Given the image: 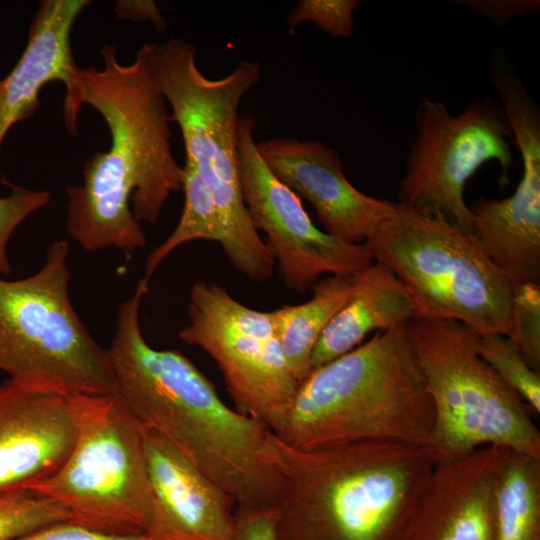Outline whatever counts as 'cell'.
Here are the masks:
<instances>
[{"label": "cell", "instance_id": "cell-1", "mask_svg": "<svg viewBox=\"0 0 540 540\" xmlns=\"http://www.w3.org/2000/svg\"><path fill=\"white\" fill-rule=\"evenodd\" d=\"M147 292L148 281L142 278L118 308L107 349L115 394L146 429L162 436L232 497L236 507L275 510L285 488L277 436L226 405L181 351L148 344L140 325Z\"/></svg>", "mask_w": 540, "mask_h": 540}, {"label": "cell", "instance_id": "cell-2", "mask_svg": "<svg viewBox=\"0 0 540 540\" xmlns=\"http://www.w3.org/2000/svg\"><path fill=\"white\" fill-rule=\"evenodd\" d=\"M154 47L143 44L134 60L123 64L117 47L105 44L102 68L78 69L80 103L101 115L111 138L107 151L84 163L82 183L66 188V231L88 252L114 247L131 256L144 248L140 223H155L170 195L182 190Z\"/></svg>", "mask_w": 540, "mask_h": 540}, {"label": "cell", "instance_id": "cell-3", "mask_svg": "<svg viewBox=\"0 0 540 540\" xmlns=\"http://www.w3.org/2000/svg\"><path fill=\"white\" fill-rule=\"evenodd\" d=\"M278 444L285 488L275 540H402L436 463L425 446L395 440Z\"/></svg>", "mask_w": 540, "mask_h": 540}, {"label": "cell", "instance_id": "cell-4", "mask_svg": "<svg viewBox=\"0 0 540 540\" xmlns=\"http://www.w3.org/2000/svg\"><path fill=\"white\" fill-rule=\"evenodd\" d=\"M406 324L313 369L277 438L298 450L372 439L426 446L434 409Z\"/></svg>", "mask_w": 540, "mask_h": 540}, {"label": "cell", "instance_id": "cell-5", "mask_svg": "<svg viewBox=\"0 0 540 540\" xmlns=\"http://www.w3.org/2000/svg\"><path fill=\"white\" fill-rule=\"evenodd\" d=\"M154 66L171 121L183 139L182 184L200 187L213 199L222 229L220 246L232 266L251 281L270 279L275 261L252 224L238 173L239 105L261 79L259 63L243 61L228 75L211 79L197 66L194 46L171 37L155 44Z\"/></svg>", "mask_w": 540, "mask_h": 540}, {"label": "cell", "instance_id": "cell-6", "mask_svg": "<svg viewBox=\"0 0 540 540\" xmlns=\"http://www.w3.org/2000/svg\"><path fill=\"white\" fill-rule=\"evenodd\" d=\"M363 244L407 288L416 318L450 319L477 334L506 336L514 283L470 232L393 202Z\"/></svg>", "mask_w": 540, "mask_h": 540}, {"label": "cell", "instance_id": "cell-7", "mask_svg": "<svg viewBox=\"0 0 540 540\" xmlns=\"http://www.w3.org/2000/svg\"><path fill=\"white\" fill-rule=\"evenodd\" d=\"M406 327L434 409L425 447L435 462L483 446L540 458L533 411L480 357L476 332L450 319L413 318Z\"/></svg>", "mask_w": 540, "mask_h": 540}, {"label": "cell", "instance_id": "cell-8", "mask_svg": "<svg viewBox=\"0 0 540 540\" xmlns=\"http://www.w3.org/2000/svg\"><path fill=\"white\" fill-rule=\"evenodd\" d=\"M77 425L62 466L29 489L63 506L72 522L117 535L145 534L151 489L146 428L117 394H71Z\"/></svg>", "mask_w": 540, "mask_h": 540}, {"label": "cell", "instance_id": "cell-9", "mask_svg": "<svg viewBox=\"0 0 540 540\" xmlns=\"http://www.w3.org/2000/svg\"><path fill=\"white\" fill-rule=\"evenodd\" d=\"M69 249L56 240L35 274L0 278V371L72 394H115L108 351L71 304Z\"/></svg>", "mask_w": 540, "mask_h": 540}, {"label": "cell", "instance_id": "cell-10", "mask_svg": "<svg viewBox=\"0 0 540 540\" xmlns=\"http://www.w3.org/2000/svg\"><path fill=\"white\" fill-rule=\"evenodd\" d=\"M415 127L398 203L470 232L472 214L464 198L467 181L483 164L495 160L506 185L513 166L508 141L512 130L502 105L486 96L454 116L442 101L423 97Z\"/></svg>", "mask_w": 540, "mask_h": 540}, {"label": "cell", "instance_id": "cell-11", "mask_svg": "<svg viewBox=\"0 0 540 540\" xmlns=\"http://www.w3.org/2000/svg\"><path fill=\"white\" fill-rule=\"evenodd\" d=\"M181 340L217 364L235 409L282 430L299 383L291 374L271 311L247 307L217 283L191 287Z\"/></svg>", "mask_w": 540, "mask_h": 540}, {"label": "cell", "instance_id": "cell-12", "mask_svg": "<svg viewBox=\"0 0 540 540\" xmlns=\"http://www.w3.org/2000/svg\"><path fill=\"white\" fill-rule=\"evenodd\" d=\"M256 117L239 115L238 173L245 206L277 262L284 285L306 293L323 274L349 277L373 262L363 243H349L317 228L301 198L280 182L262 159L254 131Z\"/></svg>", "mask_w": 540, "mask_h": 540}, {"label": "cell", "instance_id": "cell-13", "mask_svg": "<svg viewBox=\"0 0 540 540\" xmlns=\"http://www.w3.org/2000/svg\"><path fill=\"white\" fill-rule=\"evenodd\" d=\"M71 394L9 378L0 385V495L55 473L77 435Z\"/></svg>", "mask_w": 540, "mask_h": 540}, {"label": "cell", "instance_id": "cell-14", "mask_svg": "<svg viewBox=\"0 0 540 540\" xmlns=\"http://www.w3.org/2000/svg\"><path fill=\"white\" fill-rule=\"evenodd\" d=\"M257 148L273 175L312 205L323 231L340 240L363 243L393 205L354 187L337 151L320 141L276 138Z\"/></svg>", "mask_w": 540, "mask_h": 540}, {"label": "cell", "instance_id": "cell-15", "mask_svg": "<svg viewBox=\"0 0 540 540\" xmlns=\"http://www.w3.org/2000/svg\"><path fill=\"white\" fill-rule=\"evenodd\" d=\"M90 0H43L31 20L25 49L11 72L0 79V151L8 131L34 115L41 89L54 81L65 86L64 126L77 134L82 107L71 32Z\"/></svg>", "mask_w": 540, "mask_h": 540}, {"label": "cell", "instance_id": "cell-16", "mask_svg": "<svg viewBox=\"0 0 540 540\" xmlns=\"http://www.w3.org/2000/svg\"><path fill=\"white\" fill-rule=\"evenodd\" d=\"M148 540H236V504L181 452L146 429Z\"/></svg>", "mask_w": 540, "mask_h": 540}, {"label": "cell", "instance_id": "cell-17", "mask_svg": "<svg viewBox=\"0 0 540 540\" xmlns=\"http://www.w3.org/2000/svg\"><path fill=\"white\" fill-rule=\"evenodd\" d=\"M508 448L436 462L402 540H494V490Z\"/></svg>", "mask_w": 540, "mask_h": 540}, {"label": "cell", "instance_id": "cell-18", "mask_svg": "<svg viewBox=\"0 0 540 540\" xmlns=\"http://www.w3.org/2000/svg\"><path fill=\"white\" fill-rule=\"evenodd\" d=\"M523 172L514 193L480 198L470 208V233L490 261L513 283L540 280V137L516 139Z\"/></svg>", "mask_w": 540, "mask_h": 540}, {"label": "cell", "instance_id": "cell-19", "mask_svg": "<svg viewBox=\"0 0 540 540\" xmlns=\"http://www.w3.org/2000/svg\"><path fill=\"white\" fill-rule=\"evenodd\" d=\"M416 317L417 307L407 288L387 266L374 261L356 274L353 296L319 337L312 370L355 349L370 332L385 331Z\"/></svg>", "mask_w": 540, "mask_h": 540}, {"label": "cell", "instance_id": "cell-20", "mask_svg": "<svg viewBox=\"0 0 540 540\" xmlns=\"http://www.w3.org/2000/svg\"><path fill=\"white\" fill-rule=\"evenodd\" d=\"M355 287L356 275H330L312 287L309 301L271 311L288 368L299 384L312 371V353L323 330L351 299Z\"/></svg>", "mask_w": 540, "mask_h": 540}, {"label": "cell", "instance_id": "cell-21", "mask_svg": "<svg viewBox=\"0 0 540 540\" xmlns=\"http://www.w3.org/2000/svg\"><path fill=\"white\" fill-rule=\"evenodd\" d=\"M494 540H540V458L508 449L495 483Z\"/></svg>", "mask_w": 540, "mask_h": 540}, {"label": "cell", "instance_id": "cell-22", "mask_svg": "<svg viewBox=\"0 0 540 540\" xmlns=\"http://www.w3.org/2000/svg\"><path fill=\"white\" fill-rule=\"evenodd\" d=\"M480 357L531 408L540 413V373L525 361L514 343L498 333L477 334Z\"/></svg>", "mask_w": 540, "mask_h": 540}, {"label": "cell", "instance_id": "cell-23", "mask_svg": "<svg viewBox=\"0 0 540 540\" xmlns=\"http://www.w3.org/2000/svg\"><path fill=\"white\" fill-rule=\"evenodd\" d=\"M72 521L60 504L30 489L0 495V540H15L44 526Z\"/></svg>", "mask_w": 540, "mask_h": 540}, {"label": "cell", "instance_id": "cell-24", "mask_svg": "<svg viewBox=\"0 0 540 540\" xmlns=\"http://www.w3.org/2000/svg\"><path fill=\"white\" fill-rule=\"evenodd\" d=\"M506 336L527 364L540 373V285L514 283Z\"/></svg>", "mask_w": 540, "mask_h": 540}, {"label": "cell", "instance_id": "cell-25", "mask_svg": "<svg viewBox=\"0 0 540 540\" xmlns=\"http://www.w3.org/2000/svg\"><path fill=\"white\" fill-rule=\"evenodd\" d=\"M358 6V0H300L288 15V26L313 22L332 37L351 38Z\"/></svg>", "mask_w": 540, "mask_h": 540}, {"label": "cell", "instance_id": "cell-26", "mask_svg": "<svg viewBox=\"0 0 540 540\" xmlns=\"http://www.w3.org/2000/svg\"><path fill=\"white\" fill-rule=\"evenodd\" d=\"M50 199L48 191L23 187H14L9 195L0 196V274L11 272L7 257L10 237L28 216L47 205Z\"/></svg>", "mask_w": 540, "mask_h": 540}, {"label": "cell", "instance_id": "cell-27", "mask_svg": "<svg viewBox=\"0 0 540 540\" xmlns=\"http://www.w3.org/2000/svg\"><path fill=\"white\" fill-rule=\"evenodd\" d=\"M15 540H148L145 534L117 535L72 521L53 523Z\"/></svg>", "mask_w": 540, "mask_h": 540}, {"label": "cell", "instance_id": "cell-28", "mask_svg": "<svg viewBox=\"0 0 540 540\" xmlns=\"http://www.w3.org/2000/svg\"><path fill=\"white\" fill-rule=\"evenodd\" d=\"M489 18L498 26L515 17L537 13L540 8L538 0H462Z\"/></svg>", "mask_w": 540, "mask_h": 540}, {"label": "cell", "instance_id": "cell-29", "mask_svg": "<svg viewBox=\"0 0 540 540\" xmlns=\"http://www.w3.org/2000/svg\"><path fill=\"white\" fill-rule=\"evenodd\" d=\"M275 510L236 507V540H275Z\"/></svg>", "mask_w": 540, "mask_h": 540}, {"label": "cell", "instance_id": "cell-30", "mask_svg": "<svg viewBox=\"0 0 540 540\" xmlns=\"http://www.w3.org/2000/svg\"><path fill=\"white\" fill-rule=\"evenodd\" d=\"M115 13L120 19L133 22H151L159 32H163L167 28L161 9L152 0L118 1L115 4Z\"/></svg>", "mask_w": 540, "mask_h": 540}]
</instances>
